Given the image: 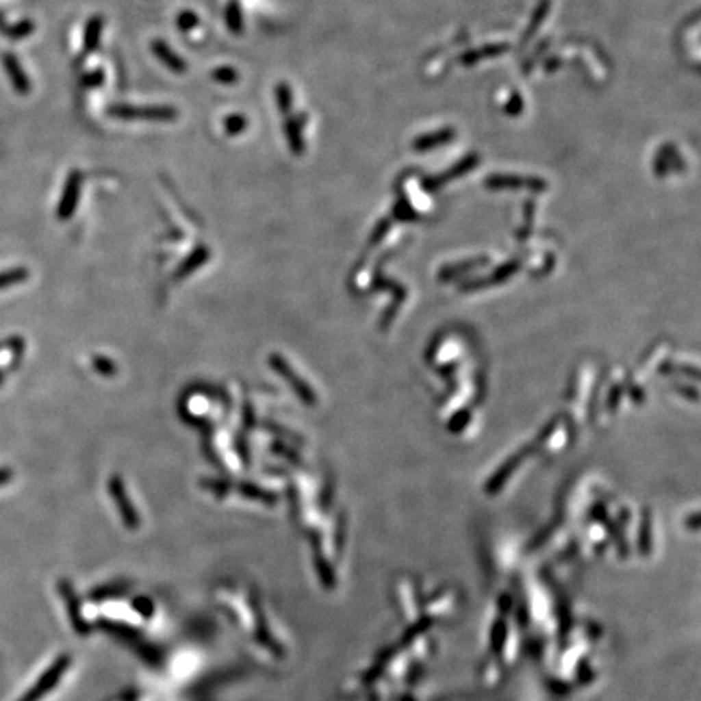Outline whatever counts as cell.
Here are the masks:
<instances>
[{
	"label": "cell",
	"mask_w": 701,
	"mask_h": 701,
	"mask_svg": "<svg viewBox=\"0 0 701 701\" xmlns=\"http://www.w3.org/2000/svg\"><path fill=\"white\" fill-rule=\"evenodd\" d=\"M111 117L120 120H150V122H173L179 117L175 107L170 106H148L135 107L127 104H112L107 107Z\"/></svg>",
	"instance_id": "1"
},
{
	"label": "cell",
	"mask_w": 701,
	"mask_h": 701,
	"mask_svg": "<svg viewBox=\"0 0 701 701\" xmlns=\"http://www.w3.org/2000/svg\"><path fill=\"white\" fill-rule=\"evenodd\" d=\"M70 665V657L68 656H60L59 659L55 661L54 664L51 665L46 672L39 677V680L34 683V685L29 689L26 693L21 696L20 701H39L44 695H47L49 691L54 689V687L59 683L62 674L67 670Z\"/></svg>",
	"instance_id": "2"
},
{
	"label": "cell",
	"mask_w": 701,
	"mask_h": 701,
	"mask_svg": "<svg viewBox=\"0 0 701 701\" xmlns=\"http://www.w3.org/2000/svg\"><path fill=\"white\" fill-rule=\"evenodd\" d=\"M80 187H81V174L78 170H73L72 174L68 175L67 186L64 188V196L59 203V216L60 218H68L70 214L75 212V205L78 201V196H80Z\"/></svg>",
	"instance_id": "3"
},
{
	"label": "cell",
	"mask_w": 701,
	"mask_h": 701,
	"mask_svg": "<svg viewBox=\"0 0 701 701\" xmlns=\"http://www.w3.org/2000/svg\"><path fill=\"white\" fill-rule=\"evenodd\" d=\"M151 51H153V54H155L157 59H160L161 62H163L166 67L170 70V72L183 73L187 70V62H186V60H183L182 57H179L177 54H175V52L168 46V44H166L164 41H161V39H156V41H153Z\"/></svg>",
	"instance_id": "4"
},
{
	"label": "cell",
	"mask_w": 701,
	"mask_h": 701,
	"mask_svg": "<svg viewBox=\"0 0 701 701\" xmlns=\"http://www.w3.org/2000/svg\"><path fill=\"white\" fill-rule=\"evenodd\" d=\"M284 135H286L289 150L294 153V155H302L305 144L304 137H302V125L299 119L288 117L286 122H284Z\"/></svg>",
	"instance_id": "5"
},
{
	"label": "cell",
	"mask_w": 701,
	"mask_h": 701,
	"mask_svg": "<svg viewBox=\"0 0 701 701\" xmlns=\"http://www.w3.org/2000/svg\"><path fill=\"white\" fill-rule=\"evenodd\" d=\"M508 639V624L507 620L500 617L494 622V625L490 626V637H489V646L490 651L494 654H502L503 650H505Z\"/></svg>",
	"instance_id": "6"
},
{
	"label": "cell",
	"mask_w": 701,
	"mask_h": 701,
	"mask_svg": "<svg viewBox=\"0 0 701 701\" xmlns=\"http://www.w3.org/2000/svg\"><path fill=\"white\" fill-rule=\"evenodd\" d=\"M103 18L101 16H91L88 20L85 28V36H83V47L86 52H93L98 49L101 41V33H103Z\"/></svg>",
	"instance_id": "7"
},
{
	"label": "cell",
	"mask_w": 701,
	"mask_h": 701,
	"mask_svg": "<svg viewBox=\"0 0 701 701\" xmlns=\"http://www.w3.org/2000/svg\"><path fill=\"white\" fill-rule=\"evenodd\" d=\"M5 68H7L8 75L12 77V81H13V85H15L16 90H18L20 93H28L29 81L23 73V70H21L20 64L16 62L15 57L5 55Z\"/></svg>",
	"instance_id": "8"
},
{
	"label": "cell",
	"mask_w": 701,
	"mask_h": 701,
	"mask_svg": "<svg viewBox=\"0 0 701 701\" xmlns=\"http://www.w3.org/2000/svg\"><path fill=\"white\" fill-rule=\"evenodd\" d=\"M225 20H226V25H227V28H229L231 33H234V34L242 33L244 15H242V8H240L238 0H231V2L227 3Z\"/></svg>",
	"instance_id": "9"
},
{
	"label": "cell",
	"mask_w": 701,
	"mask_h": 701,
	"mask_svg": "<svg viewBox=\"0 0 701 701\" xmlns=\"http://www.w3.org/2000/svg\"><path fill=\"white\" fill-rule=\"evenodd\" d=\"M652 550V534H651V520L645 516L643 520L641 528H639V536H638V552L646 557L650 555Z\"/></svg>",
	"instance_id": "10"
},
{
	"label": "cell",
	"mask_w": 701,
	"mask_h": 701,
	"mask_svg": "<svg viewBox=\"0 0 701 701\" xmlns=\"http://www.w3.org/2000/svg\"><path fill=\"white\" fill-rule=\"evenodd\" d=\"M276 96V104H278V109L281 114H289L292 109V91L291 86L288 83H279L275 90Z\"/></svg>",
	"instance_id": "11"
},
{
	"label": "cell",
	"mask_w": 701,
	"mask_h": 701,
	"mask_svg": "<svg viewBox=\"0 0 701 701\" xmlns=\"http://www.w3.org/2000/svg\"><path fill=\"white\" fill-rule=\"evenodd\" d=\"M248 120L247 117L242 116V114H231L225 119V129L226 133L231 135V137H235V135H240L242 131L247 129Z\"/></svg>",
	"instance_id": "12"
},
{
	"label": "cell",
	"mask_w": 701,
	"mask_h": 701,
	"mask_svg": "<svg viewBox=\"0 0 701 701\" xmlns=\"http://www.w3.org/2000/svg\"><path fill=\"white\" fill-rule=\"evenodd\" d=\"M432 624H433L432 617H422V619H420L418 624L411 625L409 628L406 630L405 637H403V643H405V645H409V643L414 641V639L418 638L419 635L426 633L427 630L432 626Z\"/></svg>",
	"instance_id": "13"
},
{
	"label": "cell",
	"mask_w": 701,
	"mask_h": 701,
	"mask_svg": "<svg viewBox=\"0 0 701 701\" xmlns=\"http://www.w3.org/2000/svg\"><path fill=\"white\" fill-rule=\"evenodd\" d=\"M212 78L219 85H234V83L239 81V73L238 70L232 67H219L213 70Z\"/></svg>",
	"instance_id": "14"
},
{
	"label": "cell",
	"mask_w": 701,
	"mask_h": 701,
	"mask_svg": "<svg viewBox=\"0 0 701 701\" xmlns=\"http://www.w3.org/2000/svg\"><path fill=\"white\" fill-rule=\"evenodd\" d=\"M25 278H28V271H25L23 268L3 271V273H0V289L23 281Z\"/></svg>",
	"instance_id": "15"
},
{
	"label": "cell",
	"mask_w": 701,
	"mask_h": 701,
	"mask_svg": "<svg viewBox=\"0 0 701 701\" xmlns=\"http://www.w3.org/2000/svg\"><path fill=\"white\" fill-rule=\"evenodd\" d=\"M199 15H196L195 12L192 10H183L179 13L177 16V28L181 29V31H190V29H194L196 25H199Z\"/></svg>",
	"instance_id": "16"
},
{
	"label": "cell",
	"mask_w": 701,
	"mask_h": 701,
	"mask_svg": "<svg viewBox=\"0 0 701 701\" xmlns=\"http://www.w3.org/2000/svg\"><path fill=\"white\" fill-rule=\"evenodd\" d=\"M576 678H578V682L585 683V685L586 683L594 680V670H593V667H591L588 657H585V659H581L580 663H578Z\"/></svg>",
	"instance_id": "17"
},
{
	"label": "cell",
	"mask_w": 701,
	"mask_h": 701,
	"mask_svg": "<svg viewBox=\"0 0 701 701\" xmlns=\"http://www.w3.org/2000/svg\"><path fill=\"white\" fill-rule=\"evenodd\" d=\"M103 81H104L103 70H94V72L86 73V75L83 77V85H85L86 88H98L103 85Z\"/></svg>",
	"instance_id": "18"
},
{
	"label": "cell",
	"mask_w": 701,
	"mask_h": 701,
	"mask_svg": "<svg viewBox=\"0 0 701 701\" xmlns=\"http://www.w3.org/2000/svg\"><path fill=\"white\" fill-rule=\"evenodd\" d=\"M498 609H500L502 615L511 612V609H513V599H511L510 594H502L500 598H498Z\"/></svg>",
	"instance_id": "19"
},
{
	"label": "cell",
	"mask_w": 701,
	"mask_h": 701,
	"mask_svg": "<svg viewBox=\"0 0 701 701\" xmlns=\"http://www.w3.org/2000/svg\"><path fill=\"white\" fill-rule=\"evenodd\" d=\"M12 476H13L12 470H8V468H0V487H2V485H5L7 482H10Z\"/></svg>",
	"instance_id": "20"
},
{
	"label": "cell",
	"mask_w": 701,
	"mask_h": 701,
	"mask_svg": "<svg viewBox=\"0 0 701 701\" xmlns=\"http://www.w3.org/2000/svg\"><path fill=\"white\" fill-rule=\"evenodd\" d=\"M400 701H416V700L413 698V696H409V695H405V696H403V698H401Z\"/></svg>",
	"instance_id": "21"
},
{
	"label": "cell",
	"mask_w": 701,
	"mask_h": 701,
	"mask_svg": "<svg viewBox=\"0 0 701 701\" xmlns=\"http://www.w3.org/2000/svg\"><path fill=\"white\" fill-rule=\"evenodd\" d=\"M0 382H2V377H0Z\"/></svg>",
	"instance_id": "22"
}]
</instances>
